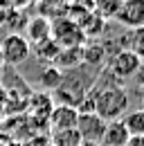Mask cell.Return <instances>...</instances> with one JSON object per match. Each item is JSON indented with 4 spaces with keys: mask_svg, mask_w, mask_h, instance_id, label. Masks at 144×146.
<instances>
[{
    "mask_svg": "<svg viewBox=\"0 0 144 146\" xmlns=\"http://www.w3.org/2000/svg\"><path fill=\"white\" fill-rule=\"evenodd\" d=\"M92 104H95V115H99L104 121L122 119V115L128 108V92L119 83L97 86L92 88Z\"/></svg>",
    "mask_w": 144,
    "mask_h": 146,
    "instance_id": "6da1fadb",
    "label": "cell"
},
{
    "mask_svg": "<svg viewBox=\"0 0 144 146\" xmlns=\"http://www.w3.org/2000/svg\"><path fill=\"white\" fill-rule=\"evenodd\" d=\"M106 61H108L106 70L115 81H126V79L135 76V74L142 70V61L133 54L131 50H122V47L110 56V58H106Z\"/></svg>",
    "mask_w": 144,
    "mask_h": 146,
    "instance_id": "7a4b0ae2",
    "label": "cell"
},
{
    "mask_svg": "<svg viewBox=\"0 0 144 146\" xmlns=\"http://www.w3.org/2000/svg\"><path fill=\"white\" fill-rule=\"evenodd\" d=\"M52 40L59 47H81L86 43V34L77 20L59 18L52 23Z\"/></svg>",
    "mask_w": 144,
    "mask_h": 146,
    "instance_id": "3957f363",
    "label": "cell"
},
{
    "mask_svg": "<svg viewBox=\"0 0 144 146\" xmlns=\"http://www.w3.org/2000/svg\"><path fill=\"white\" fill-rule=\"evenodd\" d=\"M0 50H2V58H5V65H23L29 54H32V43L23 34H7V36L0 40Z\"/></svg>",
    "mask_w": 144,
    "mask_h": 146,
    "instance_id": "277c9868",
    "label": "cell"
},
{
    "mask_svg": "<svg viewBox=\"0 0 144 146\" xmlns=\"http://www.w3.org/2000/svg\"><path fill=\"white\" fill-rule=\"evenodd\" d=\"M122 27L126 29H135L144 25V0H122L119 11L115 14V18Z\"/></svg>",
    "mask_w": 144,
    "mask_h": 146,
    "instance_id": "5b68a950",
    "label": "cell"
},
{
    "mask_svg": "<svg viewBox=\"0 0 144 146\" xmlns=\"http://www.w3.org/2000/svg\"><path fill=\"white\" fill-rule=\"evenodd\" d=\"M77 119H79V112L72 106H65V104H54L52 112L47 117V126H50V133H59V130H72L77 128Z\"/></svg>",
    "mask_w": 144,
    "mask_h": 146,
    "instance_id": "8992f818",
    "label": "cell"
},
{
    "mask_svg": "<svg viewBox=\"0 0 144 146\" xmlns=\"http://www.w3.org/2000/svg\"><path fill=\"white\" fill-rule=\"evenodd\" d=\"M104 128H106V121H104L99 115H95V112H81L79 119H77V133L81 135L83 142L99 144Z\"/></svg>",
    "mask_w": 144,
    "mask_h": 146,
    "instance_id": "52a82bcc",
    "label": "cell"
},
{
    "mask_svg": "<svg viewBox=\"0 0 144 146\" xmlns=\"http://www.w3.org/2000/svg\"><path fill=\"white\" fill-rule=\"evenodd\" d=\"M25 108H27V115H29L32 119H36L38 124H47V117H50V112H52V108H54L52 92H34V94L27 99Z\"/></svg>",
    "mask_w": 144,
    "mask_h": 146,
    "instance_id": "ba28073f",
    "label": "cell"
},
{
    "mask_svg": "<svg viewBox=\"0 0 144 146\" xmlns=\"http://www.w3.org/2000/svg\"><path fill=\"white\" fill-rule=\"evenodd\" d=\"M128 133H126L122 119H113V121H106V128L101 133V139H99V146H126L128 142Z\"/></svg>",
    "mask_w": 144,
    "mask_h": 146,
    "instance_id": "9c48e42d",
    "label": "cell"
},
{
    "mask_svg": "<svg viewBox=\"0 0 144 146\" xmlns=\"http://www.w3.org/2000/svg\"><path fill=\"white\" fill-rule=\"evenodd\" d=\"M25 29H27V36H25V38L36 45V43H41V40L52 38V20L45 18V16H36V18L27 20Z\"/></svg>",
    "mask_w": 144,
    "mask_h": 146,
    "instance_id": "30bf717a",
    "label": "cell"
},
{
    "mask_svg": "<svg viewBox=\"0 0 144 146\" xmlns=\"http://www.w3.org/2000/svg\"><path fill=\"white\" fill-rule=\"evenodd\" d=\"M122 50H131L144 63V25L126 32V36L122 38Z\"/></svg>",
    "mask_w": 144,
    "mask_h": 146,
    "instance_id": "8fae6325",
    "label": "cell"
},
{
    "mask_svg": "<svg viewBox=\"0 0 144 146\" xmlns=\"http://www.w3.org/2000/svg\"><path fill=\"white\" fill-rule=\"evenodd\" d=\"M122 124L131 137H144V108L131 110L122 115Z\"/></svg>",
    "mask_w": 144,
    "mask_h": 146,
    "instance_id": "7c38bea8",
    "label": "cell"
},
{
    "mask_svg": "<svg viewBox=\"0 0 144 146\" xmlns=\"http://www.w3.org/2000/svg\"><path fill=\"white\" fill-rule=\"evenodd\" d=\"M79 63H81V47H61L52 65L59 70H72Z\"/></svg>",
    "mask_w": 144,
    "mask_h": 146,
    "instance_id": "4fadbf2b",
    "label": "cell"
},
{
    "mask_svg": "<svg viewBox=\"0 0 144 146\" xmlns=\"http://www.w3.org/2000/svg\"><path fill=\"white\" fill-rule=\"evenodd\" d=\"M106 61V47L101 43H83L81 45V63L101 65Z\"/></svg>",
    "mask_w": 144,
    "mask_h": 146,
    "instance_id": "5bb4252c",
    "label": "cell"
},
{
    "mask_svg": "<svg viewBox=\"0 0 144 146\" xmlns=\"http://www.w3.org/2000/svg\"><path fill=\"white\" fill-rule=\"evenodd\" d=\"M61 81H63V72L59 68H54V65L45 68L41 72V88H43V92H54L61 86Z\"/></svg>",
    "mask_w": 144,
    "mask_h": 146,
    "instance_id": "9a60e30c",
    "label": "cell"
},
{
    "mask_svg": "<svg viewBox=\"0 0 144 146\" xmlns=\"http://www.w3.org/2000/svg\"><path fill=\"white\" fill-rule=\"evenodd\" d=\"M50 144H52V146H81V144H83V139H81V135L77 133V128H72V130H59V133H52Z\"/></svg>",
    "mask_w": 144,
    "mask_h": 146,
    "instance_id": "2e32d148",
    "label": "cell"
},
{
    "mask_svg": "<svg viewBox=\"0 0 144 146\" xmlns=\"http://www.w3.org/2000/svg\"><path fill=\"white\" fill-rule=\"evenodd\" d=\"M59 50H61V47L54 43L52 38L41 40V43H36V45H34L36 56H38L41 61H50V63H54V58H56V54H59Z\"/></svg>",
    "mask_w": 144,
    "mask_h": 146,
    "instance_id": "e0dca14e",
    "label": "cell"
},
{
    "mask_svg": "<svg viewBox=\"0 0 144 146\" xmlns=\"http://www.w3.org/2000/svg\"><path fill=\"white\" fill-rule=\"evenodd\" d=\"M119 7L122 0H95V14H99L101 18H115Z\"/></svg>",
    "mask_w": 144,
    "mask_h": 146,
    "instance_id": "ac0fdd59",
    "label": "cell"
},
{
    "mask_svg": "<svg viewBox=\"0 0 144 146\" xmlns=\"http://www.w3.org/2000/svg\"><path fill=\"white\" fill-rule=\"evenodd\" d=\"M126 146H144V137H128Z\"/></svg>",
    "mask_w": 144,
    "mask_h": 146,
    "instance_id": "d6986e66",
    "label": "cell"
},
{
    "mask_svg": "<svg viewBox=\"0 0 144 146\" xmlns=\"http://www.w3.org/2000/svg\"><path fill=\"white\" fill-rule=\"evenodd\" d=\"M2 65H5V58H2V50H0V70H2Z\"/></svg>",
    "mask_w": 144,
    "mask_h": 146,
    "instance_id": "ffe728a7",
    "label": "cell"
},
{
    "mask_svg": "<svg viewBox=\"0 0 144 146\" xmlns=\"http://www.w3.org/2000/svg\"><path fill=\"white\" fill-rule=\"evenodd\" d=\"M81 146H99V144H95V142H83Z\"/></svg>",
    "mask_w": 144,
    "mask_h": 146,
    "instance_id": "44dd1931",
    "label": "cell"
},
{
    "mask_svg": "<svg viewBox=\"0 0 144 146\" xmlns=\"http://www.w3.org/2000/svg\"><path fill=\"white\" fill-rule=\"evenodd\" d=\"M7 146H25V144H16V142H7Z\"/></svg>",
    "mask_w": 144,
    "mask_h": 146,
    "instance_id": "7402d4cb",
    "label": "cell"
},
{
    "mask_svg": "<svg viewBox=\"0 0 144 146\" xmlns=\"http://www.w3.org/2000/svg\"><path fill=\"white\" fill-rule=\"evenodd\" d=\"M45 146H52V144H50V142H47V144H45Z\"/></svg>",
    "mask_w": 144,
    "mask_h": 146,
    "instance_id": "603a6c76",
    "label": "cell"
},
{
    "mask_svg": "<svg viewBox=\"0 0 144 146\" xmlns=\"http://www.w3.org/2000/svg\"><path fill=\"white\" fill-rule=\"evenodd\" d=\"M0 112H2V110H0Z\"/></svg>",
    "mask_w": 144,
    "mask_h": 146,
    "instance_id": "cb8c5ba5",
    "label": "cell"
},
{
    "mask_svg": "<svg viewBox=\"0 0 144 146\" xmlns=\"http://www.w3.org/2000/svg\"><path fill=\"white\" fill-rule=\"evenodd\" d=\"M142 65H144V63H142Z\"/></svg>",
    "mask_w": 144,
    "mask_h": 146,
    "instance_id": "d4e9b609",
    "label": "cell"
}]
</instances>
